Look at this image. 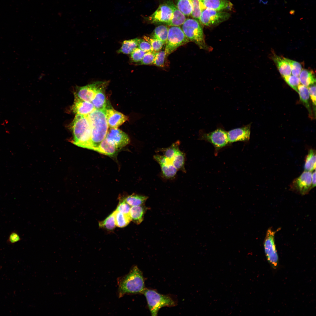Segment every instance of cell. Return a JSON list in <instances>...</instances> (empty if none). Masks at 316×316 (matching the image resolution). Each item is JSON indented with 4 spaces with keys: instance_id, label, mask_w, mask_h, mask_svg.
Segmentation results:
<instances>
[{
    "instance_id": "obj_1",
    "label": "cell",
    "mask_w": 316,
    "mask_h": 316,
    "mask_svg": "<svg viewBox=\"0 0 316 316\" xmlns=\"http://www.w3.org/2000/svg\"><path fill=\"white\" fill-rule=\"evenodd\" d=\"M87 117L91 130L90 149L95 151L106 138L108 130L105 111L95 109Z\"/></svg>"
},
{
    "instance_id": "obj_2",
    "label": "cell",
    "mask_w": 316,
    "mask_h": 316,
    "mask_svg": "<svg viewBox=\"0 0 316 316\" xmlns=\"http://www.w3.org/2000/svg\"><path fill=\"white\" fill-rule=\"evenodd\" d=\"M118 281L119 298L126 294L142 293L145 289L142 272L136 266Z\"/></svg>"
},
{
    "instance_id": "obj_3",
    "label": "cell",
    "mask_w": 316,
    "mask_h": 316,
    "mask_svg": "<svg viewBox=\"0 0 316 316\" xmlns=\"http://www.w3.org/2000/svg\"><path fill=\"white\" fill-rule=\"evenodd\" d=\"M71 127L73 143L78 146L90 149L91 130L87 115L76 114Z\"/></svg>"
},
{
    "instance_id": "obj_4",
    "label": "cell",
    "mask_w": 316,
    "mask_h": 316,
    "mask_svg": "<svg viewBox=\"0 0 316 316\" xmlns=\"http://www.w3.org/2000/svg\"><path fill=\"white\" fill-rule=\"evenodd\" d=\"M182 29L189 42H192L202 49L210 51L212 48L206 43L203 28L198 20L186 19L182 25Z\"/></svg>"
},
{
    "instance_id": "obj_5",
    "label": "cell",
    "mask_w": 316,
    "mask_h": 316,
    "mask_svg": "<svg viewBox=\"0 0 316 316\" xmlns=\"http://www.w3.org/2000/svg\"><path fill=\"white\" fill-rule=\"evenodd\" d=\"M142 294L145 296L148 306L152 315H157L159 310L164 307H173L175 301L168 295L158 293L156 291L145 288Z\"/></svg>"
},
{
    "instance_id": "obj_6",
    "label": "cell",
    "mask_w": 316,
    "mask_h": 316,
    "mask_svg": "<svg viewBox=\"0 0 316 316\" xmlns=\"http://www.w3.org/2000/svg\"><path fill=\"white\" fill-rule=\"evenodd\" d=\"M200 140L210 143L214 147L216 155L221 150L231 145L229 143L227 131L222 126H219L214 130L207 133L202 130L199 131Z\"/></svg>"
},
{
    "instance_id": "obj_7",
    "label": "cell",
    "mask_w": 316,
    "mask_h": 316,
    "mask_svg": "<svg viewBox=\"0 0 316 316\" xmlns=\"http://www.w3.org/2000/svg\"><path fill=\"white\" fill-rule=\"evenodd\" d=\"M189 42L179 26H171L168 28L165 51L167 56L178 47Z\"/></svg>"
},
{
    "instance_id": "obj_8",
    "label": "cell",
    "mask_w": 316,
    "mask_h": 316,
    "mask_svg": "<svg viewBox=\"0 0 316 316\" xmlns=\"http://www.w3.org/2000/svg\"><path fill=\"white\" fill-rule=\"evenodd\" d=\"M279 229L274 231L271 228L268 229L263 243L265 252L267 260L274 268L277 266L279 261L274 240L275 233Z\"/></svg>"
},
{
    "instance_id": "obj_9",
    "label": "cell",
    "mask_w": 316,
    "mask_h": 316,
    "mask_svg": "<svg viewBox=\"0 0 316 316\" xmlns=\"http://www.w3.org/2000/svg\"><path fill=\"white\" fill-rule=\"evenodd\" d=\"M312 174L311 171H304L293 180L290 185V190L301 195L308 194L312 188Z\"/></svg>"
},
{
    "instance_id": "obj_10",
    "label": "cell",
    "mask_w": 316,
    "mask_h": 316,
    "mask_svg": "<svg viewBox=\"0 0 316 316\" xmlns=\"http://www.w3.org/2000/svg\"><path fill=\"white\" fill-rule=\"evenodd\" d=\"M230 16L227 12L206 8L202 11L199 20L203 25L211 26L226 20Z\"/></svg>"
},
{
    "instance_id": "obj_11",
    "label": "cell",
    "mask_w": 316,
    "mask_h": 316,
    "mask_svg": "<svg viewBox=\"0 0 316 316\" xmlns=\"http://www.w3.org/2000/svg\"><path fill=\"white\" fill-rule=\"evenodd\" d=\"M109 83L108 81H98L84 86L77 87L74 95L81 99L91 102L97 90Z\"/></svg>"
},
{
    "instance_id": "obj_12",
    "label": "cell",
    "mask_w": 316,
    "mask_h": 316,
    "mask_svg": "<svg viewBox=\"0 0 316 316\" xmlns=\"http://www.w3.org/2000/svg\"><path fill=\"white\" fill-rule=\"evenodd\" d=\"M105 138L118 151L128 145L130 141L128 135L118 128H109Z\"/></svg>"
},
{
    "instance_id": "obj_13",
    "label": "cell",
    "mask_w": 316,
    "mask_h": 316,
    "mask_svg": "<svg viewBox=\"0 0 316 316\" xmlns=\"http://www.w3.org/2000/svg\"><path fill=\"white\" fill-rule=\"evenodd\" d=\"M172 17V9L166 2L160 5L148 19L152 23H164L166 24L171 20Z\"/></svg>"
},
{
    "instance_id": "obj_14",
    "label": "cell",
    "mask_w": 316,
    "mask_h": 316,
    "mask_svg": "<svg viewBox=\"0 0 316 316\" xmlns=\"http://www.w3.org/2000/svg\"><path fill=\"white\" fill-rule=\"evenodd\" d=\"M251 124L243 125L227 131L228 140L229 144L237 142H248L250 134Z\"/></svg>"
},
{
    "instance_id": "obj_15",
    "label": "cell",
    "mask_w": 316,
    "mask_h": 316,
    "mask_svg": "<svg viewBox=\"0 0 316 316\" xmlns=\"http://www.w3.org/2000/svg\"><path fill=\"white\" fill-rule=\"evenodd\" d=\"M106 117L109 128H117L128 120V117L118 111L111 107L105 110Z\"/></svg>"
},
{
    "instance_id": "obj_16",
    "label": "cell",
    "mask_w": 316,
    "mask_h": 316,
    "mask_svg": "<svg viewBox=\"0 0 316 316\" xmlns=\"http://www.w3.org/2000/svg\"><path fill=\"white\" fill-rule=\"evenodd\" d=\"M71 109L74 113L84 115H88L95 109L91 102L81 99L75 95Z\"/></svg>"
},
{
    "instance_id": "obj_17",
    "label": "cell",
    "mask_w": 316,
    "mask_h": 316,
    "mask_svg": "<svg viewBox=\"0 0 316 316\" xmlns=\"http://www.w3.org/2000/svg\"><path fill=\"white\" fill-rule=\"evenodd\" d=\"M108 84L104 85L97 90L91 102L95 109L105 111L111 107L106 99L105 94V90Z\"/></svg>"
},
{
    "instance_id": "obj_18",
    "label": "cell",
    "mask_w": 316,
    "mask_h": 316,
    "mask_svg": "<svg viewBox=\"0 0 316 316\" xmlns=\"http://www.w3.org/2000/svg\"><path fill=\"white\" fill-rule=\"evenodd\" d=\"M271 58L282 77L291 75V66L286 58L278 56L274 53L272 54Z\"/></svg>"
},
{
    "instance_id": "obj_19",
    "label": "cell",
    "mask_w": 316,
    "mask_h": 316,
    "mask_svg": "<svg viewBox=\"0 0 316 316\" xmlns=\"http://www.w3.org/2000/svg\"><path fill=\"white\" fill-rule=\"evenodd\" d=\"M149 209L145 204L131 207L128 214L131 221L136 224H140L143 221L144 215Z\"/></svg>"
},
{
    "instance_id": "obj_20",
    "label": "cell",
    "mask_w": 316,
    "mask_h": 316,
    "mask_svg": "<svg viewBox=\"0 0 316 316\" xmlns=\"http://www.w3.org/2000/svg\"><path fill=\"white\" fill-rule=\"evenodd\" d=\"M166 3L172 9L173 17L171 20L166 24L175 26L182 25L186 19L185 16L177 8L172 1L169 0Z\"/></svg>"
},
{
    "instance_id": "obj_21",
    "label": "cell",
    "mask_w": 316,
    "mask_h": 316,
    "mask_svg": "<svg viewBox=\"0 0 316 316\" xmlns=\"http://www.w3.org/2000/svg\"><path fill=\"white\" fill-rule=\"evenodd\" d=\"M203 10L206 8L220 11L228 7L227 0H200Z\"/></svg>"
},
{
    "instance_id": "obj_22",
    "label": "cell",
    "mask_w": 316,
    "mask_h": 316,
    "mask_svg": "<svg viewBox=\"0 0 316 316\" xmlns=\"http://www.w3.org/2000/svg\"><path fill=\"white\" fill-rule=\"evenodd\" d=\"M95 151L103 154L113 157L116 154L118 150L105 138Z\"/></svg>"
},
{
    "instance_id": "obj_23",
    "label": "cell",
    "mask_w": 316,
    "mask_h": 316,
    "mask_svg": "<svg viewBox=\"0 0 316 316\" xmlns=\"http://www.w3.org/2000/svg\"><path fill=\"white\" fill-rule=\"evenodd\" d=\"M299 75L300 82L303 85L308 87L315 84L316 79L313 71L303 69Z\"/></svg>"
},
{
    "instance_id": "obj_24",
    "label": "cell",
    "mask_w": 316,
    "mask_h": 316,
    "mask_svg": "<svg viewBox=\"0 0 316 316\" xmlns=\"http://www.w3.org/2000/svg\"><path fill=\"white\" fill-rule=\"evenodd\" d=\"M140 40V39L135 38L124 41L118 52L125 54H130L137 48Z\"/></svg>"
},
{
    "instance_id": "obj_25",
    "label": "cell",
    "mask_w": 316,
    "mask_h": 316,
    "mask_svg": "<svg viewBox=\"0 0 316 316\" xmlns=\"http://www.w3.org/2000/svg\"><path fill=\"white\" fill-rule=\"evenodd\" d=\"M122 197L131 207L144 205L148 198L147 196L135 193Z\"/></svg>"
},
{
    "instance_id": "obj_26",
    "label": "cell",
    "mask_w": 316,
    "mask_h": 316,
    "mask_svg": "<svg viewBox=\"0 0 316 316\" xmlns=\"http://www.w3.org/2000/svg\"><path fill=\"white\" fill-rule=\"evenodd\" d=\"M297 92L299 95L300 101L307 108L310 115H311L312 112L309 103L310 95L308 88L300 84L298 87Z\"/></svg>"
},
{
    "instance_id": "obj_27",
    "label": "cell",
    "mask_w": 316,
    "mask_h": 316,
    "mask_svg": "<svg viewBox=\"0 0 316 316\" xmlns=\"http://www.w3.org/2000/svg\"><path fill=\"white\" fill-rule=\"evenodd\" d=\"M177 8L186 16L191 15L192 6L190 0H174Z\"/></svg>"
},
{
    "instance_id": "obj_28",
    "label": "cell",
    "mask_w": 316,
    "mask_h": 316,
    "mask_svg": "<svg viewBox=\"0 0 316 316\" xmlns=\"http://www.w3.org/2000/svg\"><path fill=\"white\" fill-rule=\"evenodd\" d=\"M304 165L305 171H312L315 169L316 151L311 149L309 151L305 159Z\"/></svg>"
},
{
    "instance_id": "obj_29",
    "label": "cell",
    "mask_w": 316,
    "mask_h": 316,
    "mask_svg": "<svg viewBox=\"0 0 316 316\" xmlns=\"http://www.w3.org/2000/svg\"><path fill=\"white\" fill-rule=\"evenodd\" d=\"M185 154L180 150L171 159L173 166L178 171L185 172Z\"/></svg>"
},
{
    "instance_id": "obj_30",
    "label": "cell",
    "mask_w": 316,
    "mask_h": 316,
    "mask_svg": "<svg viewBox=\"0 0 316 316\" xmlns=\"http://www.w3.org/2000/svg\"><path fill=\"white\" fill-rule=\"evenodd\" d=\"M99 227L108 231H111L114 230L116 226L115 221V211H114L104 220L99 221Z\"/></svg>"
},
{
    "instance_id": "obj_31",
    "label": "cell",
    "mask_w": 316,
    "mask_h": 316,
    "mask_svg": "<svg viewBox=\"0 0 316 316\" xmlns=\"http://www.w3.org/2000/svg\"><path fill=\"white\" fill-rule=\"evenodd\" d=\"M180 141L177 140L168 147L160 148L158 150L163 153L164 156L171 160L180 150Z\"/></svg>"
},
{
    "instance_id": "obj_32",
    "label": "cell",
    "mask_w": 316,
    "mask_h": 316,
    "mask_svg": "<svg viewBox=\"0 0 316 316\" xmlns=\"http://www.w3.org/2000/svg\"><path fill=\"white\" fill-rule=\"evenodd\" d=\"M168 28L164 25L156 27L153 32L152 37L160 40L165 44L167 39Z\"/></svg>"
},
{
    "instance_id": "obj_33",
    "label": "cell",
    "mask_w": 316,
    "mask_h": 316,
    "mask_svg": "<svg viewBox=\"0 0 316 316\" xmlns=\"http://www.w3.org/2000/svg\"><path fill=\"white\" fill-rule=\"evenodd\" d=\"M115 211V221L116 226L119 228H123L126 226L131 221L128 214H125Z\"/></svg>"
},
{
    "instance_id": "obj_34",
    "label": "cell",
    "mask_w": 316,
    "mask_h": 316,
    "mask_svg": "<svg viewBox=\"0 0 316 316\" xmlns=\"http://www.w3.org/2000/svg\"><path fill=\"white\" fill-rule=\"evenodd\" d=\"M162 176L166 179H171L176 175L178 170L172 164L160 165Z\"/></svg>"
},
{
    "instance_id": "obj_35",
    "label": "cell",
    "mask_w": 316,
    "mask_h": 316,
    "mask_svg": "<svg viewBox=\"0 0 316 316\" xmlns=\"http://www.w3.org/2000/svg\"><path fill=\"white\" fill-rule=\"evenodd\" d=\"M192 6V10L191 14L192 17L195 19L199 20L202 11L200 0H190Z\"/></svg>"
},
{
    "instance_id": "obj_36",
    "label": "cell",
    "mask_w": 316,
    "mask_h": 316,
    "mask_svg": "<svg viewBox=\"0 0 316 316\" xmlns=\"http://www.w3.org/2000/svg\"><path fill=\"white\" fill-rule=\"evenodd\" d=\"M143 39L150 44L153 51L155 52L159 51L164 44L162 41L153 37L144 36Z\"/></svg>"
},
{
    "instance_id": "obj_37",
    "label": "cell",
    "mask_w": 316,
    "mask_h": 316,
    "mask_svg": "<svg viewBox=\"0 0 316 316\" xmlns=\"http://www.w3.org/2000/svg\"><path fill=\"white\" fill-rule=\"evenodd\" d=\"M283 78L286 83L297 92L298 87L300 84V79L298 76L290 75Z\"/></svg>"
},
{
    "instance_id": "obj_38",
    "label": "cell",
    "mask_w": 316,
    "mask_h": 316,
    "mask_svg": "<svg viewBox=\"0 0 316 316\" xmlns=\"http://www.w3.org/2000/svg\"><path fill=\"white\" fill-rule=\"evenodd\" d=\"M287 61L289 64L291 69V73L292 75L298 76H299L302 69L301 64L296 61L286 58Z\"/></svg>"
},
{
    "instance_id": "obj_39",
    "label": "cell",
    "mask_w": 316,
    "mask_h": 316,
    "mask_svg": "<svg viewBox=\"0 0 316 316\" xmlns=\"http://www.w3.org/2000/svg\"><path fill=\"white\" fill-rule=\"evenodd\" d=\"M119 202L116 210L122 213L128 214L131 206L123 199L122 196L119 197Z\"/></svg>"
},
{
    "instance_id": "obj_40",
    "label": "cell",
    "mask_w": 316,
    "mask_h": 316,
    "mask_svg": "<svg viewBox=\"0 0 316 316\" xmlns=\"http://www.w3.org/2000/svg\"><path fill=\"white\" fill-rule=\"evenodd\" d=\"M166 55L164 50L156 52L153 64L159 67H163Z\"/></svg>"
},
{
    "instance_id": "obj_41",
    "label": "cell",
    "mask_w": 316,
    "mask_h": 316,
    "mask_svg": "<svg viewBox=\"0 0 316 316\" xmlns=\"http://www.w3.org/2000/svg\"><path fill=\"white\" fill-rule=\"evenodd\" d=\"M145 53L138 47L137 48L130 54L131 61L136 63L141 61Z\"/></svg>"
},
{
    "instance_id": "obj_42",
    "label": "cell",
    "mask_w": 316,
    "mask_h": 316,
    "mask_svg": "<svg viewBox=\"0 0 316 316\" xmlns=\"http://www.w3.org/2000/svg\"><path fill=\"white\" fill-rule=\"evenodd\" d=\"M156 52L152 51L146 52L141 61V65H149L153 63Z\"/></svg>"
},
{
    "instance_id": "obj_43",
    "label": "cell",
    "mask_w": 316,
    "mask_h": 316,
    "mask_svg": "<svg viewBox=\"0 0 316 316\" xmlns=\"http://www.w3.org/2000/svg\"><path fill=\"white\" fill-rule=\"evenodd\" d=\"M138 47L145 52L154 51L150 44L143 39H140Z\"/></svg>"
},
{
    "instance_id": "obj_44",
    "label": "cell",
    "mask_w": 316,
    "mask_h": 316,
    "mask_svg": "<svg viewBox=\"0 0 316 316\" xmlns=\"http://www.w3.org/2000/svg\"><path fill=\"white\" fill-rule=\"evenodd\" d=\"M154 159L160 165L172 164V160L164 155H156L154 156Z\"/></svg>"
},
{
    "instance_id": "obj_45",
    "label": "cell",
    "mask_w": 316,
    "mask_h": 316,
    "mask_svg": "<svg viewBox=\"0 0 316 316\" xmlns=\"http://www.w3.org/2000/svg\"><path fill=\"white\" fill-rule=\"evenodd\" d=\"M310 96L313 105H316V85L315 84L309 86L308 88Z\"/></svg>"
},
{
    "instance_id": "obj_46",
    "label": "cell",
    "mask_w": 316,
    "mask_h": 316,
    "mask_svg": "<svg viewBox=\"0 0 316 316\" xmlns=\"http://www.w3.org/2000/svg\"><path fill=\"white\" fill-rule=\"evenodd\" d=\"M10 240L12 243H14L18 241L20 239L19 236L15 233H13L10 235Z\"/></svg>"
},
{
    "instance_id": "obj_47",
    "label": "cell",
    "mask_w": 316,
    "mask_h": 316,
    "mask_svg": "<svg viewBox=\"0 0 316 316\" xmlns=\"http://www.w3.org/2000/svg\"><path fill=\"white\" fill-rule=\"evenodd\" d=\"M312 188L315 187L316 186V171L315 170L314 172L312 174Z\"/></svg>"
},
{
    "instance_id": "obj_48",
    "label": "cell",
    "mask_w": 316,
    "mask_h": 316,
    "mask_svg": "<svg viewBox=\"0 0 316 316\" xmlns=\"http://www.w3.org/2000/svg\"><path fill=\"white\" fill-rule=\"evenodd\" d=\"M130 9H131L130 8H126V9H123V10H122L121 11H119L118 12V13H119V14H121V13H124L126 11H127L129 10H130Z\"/></svg>"
},
{
    "instance_id": "obj_49",
    "label": "cell",
    "mask_w": 316,
    "mask_h": 316,
    "mask_svg": "<svg viewBox=\"0 0 316 316\" xmlns=\"http://www.w3.org/2000/svg\"><path fill=\"white\" fill-rule=\"evenodd\" d=\"M115 7L117 10L119 9L121 7V5L118 3H116L115 4Z\"/></svg>"
}]
</instances>
